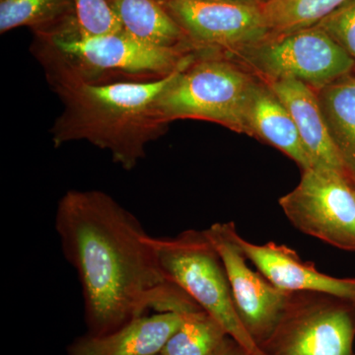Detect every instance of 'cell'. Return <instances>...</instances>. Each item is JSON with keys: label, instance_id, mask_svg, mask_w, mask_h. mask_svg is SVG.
<instances>
[{"label": "cell", "instance_id": "cell-20", "mask_svg": "<svg viewBox=\"0 0 355 355\" xmlns=\"http://www.w3.org/2000/svg\"><path fill=\"white\" fill-rule=\"evenodd\" d=\"M79 31L103 35L121 31L120 21L108 0H73Z\"/></svg>", "mask_w": 355, "mask_h": 355}, {"label": "cell", "instance_id": "cell-23", "mask_svg": "<svg viewBox=\"0 0 355 355\" xmlns=\"http://www.w3.org/2000/svg\"><path fill=\"white\" fill-rule=\"evenodd\" d=\"M209 1L242 2V3H259V0H209Z\"/></svg>", "mask_w": 355, "mask_h": 355}, {"label": "cell", "instance_id": "cell-4", "mask_svg": "<svg viewBox=\"0 0 355 355\" xmlns=\"http://www.w3.org/2000/svg\"><path fill=\"white\" fill-rule=\"evenodd\" d=\"M159 263L168 279L183 289L251 355H266L243 324L220 256L205 230L175 237H153Z\"/></svg>", "mask_w": 355, "mask_h": 355}, {"label": "cell", "instance_id": "cell-3", "mask_svg": "<svg viewBox=\"0 0 355 355\" xmlns=\"http://www.w3.org/2000/svg\"><path fill=\"white\" fill-rule=\"evenodd\" d=\"M257 78L219 51L200 50L165 89L159 99V111L167 123L207 121L246 133L245 112Z\"/></svg>", "mask_w": 355, "mask_h": 355}, {"label": "cell", "instance_id": "cell-1", "mask_svg": "<svg viewBox=\"0 0 355 355\" xmlns=\"http://www.w3.org/2000/svg\"><path fill=\"white\" fill-rule=\"evenodd\" d=\"M55 228L80 282L86 334L106 335L151 311L202 309L163 272L153 236L109 193L67 191Z\"/></svg>", "mask_w": 355, "mask_h": 355}, {"label": "cell", "instance_id": "cell-21", "mask_svg": "<svg viewBox=\"0 0 355 355\" xmlns=\"http://www.w3.org/2000/svg\"><path fill=\"white\" fill-rule=\"evenodd\" d=\"M316 26L355 60V0H347Z\"/></svg>", "mask_w": 355, "mask_h": 355}, {"label": "cell", "instance_id": "cell-17", "mask_svg": "<svg viewBox=\"0 0 355 355\" xmlns=\"http://www.w3.org/2000/svg\"><path fill=\"white\" fill-rule=\"evenodd\" d=\"M73 0H0V33L29 27L35 37H51L76 24Z\"/></svg>", "mask_w": 355, "mask_h": 355}, {"label": "cell", "instance_id": "cell-6", "mask_svg": "<svg viewBox=\"0 0 355 355\" xmlns=\"http://www.w3.org/2000/svg\"><path fill=\"white\" fill-rule=\"evenodd\" d=\"M263 81L297 80L315 90L354 72L355 60L317 26L268 34L260 41L222 53Z\"/></svg>", "mask_w": 355, "mask_h": 355}, {"label": "cell", "instance_id": "cell-19", "mask_svg": "<svg viewBox=\"0 0 355 355\" xmlns=\"http://www.w3.org/2000/svg\"><path fill=\"white\" fill-rule=\"evenodd\" d=\"M226 336L225 329L216 319L198 309L184 315L160 355H214Z\"/></svg>", "mask_w": 355, "mask_h": 355}, {"label": "cell", "instance_id": "cell-7", "mask_svg": "<svg viewBox=\"0 0 355 355\" xmlns=\"http://www.w3.org/2000/svg\"><path fill=\"white\" fill-rule=\"evenodd\" d=\"M355 302L316 291L288 292L266 355H354Z\"/></svg>", "mask_w": 355, "mask_h": 355}, {"label": "cell", "instance_id": "cell-15", "mask_svg": "<svg viewBox=\"0 0 355 355\" xmlns=\"http://www.w3.org/2000/svg\"><path fill=\"white\" fill-rule=\"evenodd\" d=\"M121 30L132 38L163 48L198 50L159 0H112Z\"/></svg>", "mask_w": 355, "mask_h": 355}, {"label": "cell", "instance_id": "cell-12", "mask_svg": "<svg viewBox=\"0 0 355 355\" xmlns=\"http://www.w3.org/2000/svg\"><path fill=\"white\" fill-rule=\"evenodd\" d=\"M184 315L153 313L135 318L106 335L85 334L70 343L67 355H160Z\"/></svg>", "mask_w": 355, "mask_h": 355}, {"label": "cell", "instance_id": "cell-2", "mask_svg": "<svg viewBox=\"0 0 355 355\" xmlns=\"http://www.w3.org/2000/svg\"><path fill=\"white\" fill-rule=\"evenodd\" d=\"M31 50L62 104L51 130L53 146L87 141L108 151L125 171L137 167L147 146L164 135L169 123L161 116L159 99L178 72L198 57L164 78L97 83L81 76L48 40L35 37Z\"/></svg>", "mask_w": 355, "mask_h": 355}, {"label": "cell", "instance_id": "cell-5", "mask_svg": "<svg viewBox=\"0 0 355 355\" xmlns=\"http://www.w3.org/2000/svg\"><path fill=\"white\" fill-rule=\"evenodd\" d=\"M50 41L77 71L90 81H148L164 78L198 55V50L163 48L144 43L121 31L85 35L78 25L55 36L40 37Z\"/></svg>", "mask_w": 355, "mask_h": 355}, {"label": "cell", "instance_id": "cell-27", "mask_svg": "<svg viewBox=\"0 0 355 355\" xmlns=\"http://www.w3.org/2000/svg\"><path fill=\"white\" fill-rule=\"evenodd\" d=\"M354 355H355V354H354Z\"/></svg>", "mask_w": 355, "mask_h": 355}, {"label": "cell", "instance_id": "cell-13", "mask_svg": "<svg viewBox=\"0 0 355 355\" xmlns=\"http://www.w3.org/2000/svg\"><path fill=\"white\" fill-rule=\"evenodd\" d=\"M291 114L313 167H324L347 177L315 89L297 80L265 81Z\"/></svg>", "mask_w": 355, "mask_h": 355}, {"label": "cell", "instance_id": "cell-25", "mask_svg": "<svg viewBox=\"0 0 355 355\" xmlns=\"http://www.w3.org/2000/svg\"><path fill=\"white\" fill-rule=\"evenodd\" d=\"M354 73H355V69H354Z\"/></svg>", "mask_w": 355, "mask_h": 355}, {"label": "cell", "instance_id": "cell-18", "mask_svg": "<svg viewBox=\"0 0 355 355\" xmlns=\"http://www.w3.org/2000/svg\"><path fill=\"white\" fill-rule=\"evenodd\" d=\"M347 0H260L261 12L270 34L307 29L342 6Z\"/></svg>", "mask_w": 355, "mask_h": 355}, {"label": "cell", "instance_id": "cell-26", "mask_svg": "<svg viewBox=\"0 0 355 355\" xmlns=\"http://www.w3.org/2000/svg\"><path fill=\"white\" fill-rule=\"evenodd\" d=\"M259 1H260V0H259Z\"/></svg>", "mask_w": 355, "mask_h": 355}, {"label": "cell", "instance_id": "cell-22", "mask_svg": "<svg viewBox=\"0 0 355 355\" xmlns=\"http://www.w3.org/2000/svg\"><path fill=\"white\" fill-rule=\"evenodd\" d=\"M214 355H251L239 343L231 336H226Z\"/></svg>", "mask_w": 355, "mask_h": 355}, {"label": "cell", "instance_id": "cell-9", "mask_svg": "<svg viewBox=\"0 0 355 355\" xmlns=\"http://www.w3.org/2000/svg\"><path fill=\"white\" fill-rule=\"evenodd\" d=\"M205 231L225 268L238 315L261 347L275 330L288 292L277 288L260 272L250 268L238 244L234 222L214 223Z\"/></svg>", "mask_w": 355, "mask_h": 355}, {"label": "cell", "instance_id": "cell-11", "mask_svg": "<svg viewBox=\"0 0 355 355\" xmlns=\"http://www.w3.org/2000/svg\"><path fill=\"white\" fill-rule=\"evenodd\" d=\"M237 242L248 260L277 288L286 292H324L355 302V277L340 279L319 272L314 263L303 261L284 245L253 244L239 233Z\"/></svg>", "mask_w": 355, "mask_h": 355}, {"label": "cell", "instance_id": "cell-8", "mask_svg": "<svg viewBox=\"0 0 355 355\" xmlns=\"http://www.w3.org/2000/svg\"><path fill=\"white\" fill-rule=\"evenodd\" d=\"M299 231L345 251L355 252V184L324 167L302 171L294 190L279 198Z\"/></svg>", "mask_w": 355, "mask_h": 355}, {"label": "cell", "instance_id": "cell-24", "mask_svg": "<svg viewBox=\"0 0 355 355\" xmlns=\"http://www.w3.org/2000/svg\"><path fill=\"white\" fill-rule=\"evenodd\" d=\"M108 1H109V3H110V2H111V1H112V0H108Z\"/></svg>", "mask_w": 355, "mask_h": 355}, {"label": "cell", "instance_id": "cell-16", "mask_svg": "<svg viewBox=\"0 0 355 355\" xmlns=\"http://www.w3.org/2000/svg\"><path fill=\"white\" fill-rule=\"evenodd\" d=\"M331 140L347 177L355 184V73L316 90Z\"/></svg>", "mask_w": 355, "mask_h": 355}, {"label": "cell", "instance_id": "cell-10", "mask_svg": "<svg viewBox=\"0 0 355 355\" xmlns=\"http://www.w3.org/2000/svg\"><path fill=\"white\" fill-rule=\"evenodd\" d=\"M198 50L229 53L270 34L259 3L159 0Z\"/></svg>", "mask_w": 355, "mask_h": 355}, {"label": "cell", "instance_id": "cell-14", "mask_svg": "<svg viewBox=\"0 0 355 355\" xmlns=\"http://www.w3.org/2000/svg\"><path fill=\"white\" fill-rule=\"evenodd\" d=\"M245 128L246 135L279 149L302 171L313 167L288 110L270 86L259 77L248 98Z\"/></svg>", "mask_w": 355, "mask_h": 355}]
</instances>
